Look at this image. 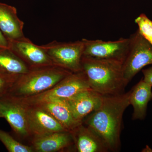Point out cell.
<instances>
[{"instance_id": "cell-13", "label": "cell", "mask_w": 152, "mask_h": 152, "mask_svg": "<svg viewBox=\"0 0 152 152\" xmlns=\"http://www.w3.org/2000/svg\"><path fill=\"white\" fill-rule=\"evenodd\" d=\"M31 143L33 151L37 152L61 151L75 145L72 134L67 131L33 138Z\"/></svg>"}, {"instance_id": "cell-2", "label": "cell", "mask_w": 152, "mask_h": 152, "mask_svg": "<svg viewBox=\"0 0 152 152\" xmlns=\"http://www.w3.org/2000/svg\"><path fill=\"white\" fill-rule=\"evenodd\" d=\"M82 67L90 88L96 92L103 96L124 93L128 84L124 77L122 62L83 56Z\"/></svg>"}, {"instance_id": "cell-8", "label": "cell", "mask_w": 152, "mask_h": 152, "mask_svg": "<svg viewBox=\"0 0 152 152\" xmlns=\"http://www.w3.org/2000/svg\"><path fill=\"white\" fill-rule=\"evenodd\" d=\"M0 113L19 138L31 137L26 110L23 105L15 98L4 96L0 98Z\"/></svg>"}, {"instance_id": "cell-19", "label": "cell", "mask_w": 152, "mask_h": 152, "mask_svg": "<svg viewBox=\"0 0 152 152\" xmlns=\"http://www.w3.org/2000/svg\"><path fill=\"white\" fill-rule=\"evenodd\" d=\"M142 36L152 45V20L146 15L141 14L135 20Z\"/></svg>"}, {"instance_id": "cell-21", "label": "cell", "mask_w": 152, "mask_h": 152, "mask_svg": "<svg viewBox=\"0 0 152 152\" xmlns=\"http://www.w3.org/2000/svg\"><path fill=\"white\" fill-rule=\"evenodd\" d=\"M143 74V80L152 86V66L142 70Z\"/></svg>"}, {"instance_id": "cell-16", "label": "cell", "mask_w": 152, "mask_h": 152, "mask_svg": "<svg viewBox=\"0 0 152 152\" xmlns=\"http://www.w3.org/2000/svg\"><path fill=\"white\" fill-rule=\"evenodd\" d=\"M152 86L143 79L131 90L130 104L133 106V120H143L147 115L148 104L152 99Z\"/></svg>"}, {"instance_id": "cell-3", "label": "cell", "mask_w": 152, "mask_h": 152, "mask_svg": "<svg viewBox=\"0 0 152 152\" xmlns=\"http://www.w3.org/2000/svg\"><path fill=\"white\" fill-rule=\"evenodd\" d=\"M72 73L56 65L30 69L14 82L5 96L22 99L39 94L51 88Z\"/></svg>"}, {"instance_id": "cell-18", "label": "cell", "mask_w": 152, "mask_h": 152, "mask_svg": "<svg viewBox=\"0 0 152 152\" xmlns=\"http://www.w3.org/2000/svg\"><path fill=\"white\" fill-rule=\"evenodd\" d=\"M0 141L10 152H33L31 146L23 145L10 134L0 129Z\"/></svg>"}, {"instance_id": "cell-6", "label": "cell", "mask_w": 152, "mask_h": 152, "mask_svg": "<svg viewBox=\"0 0 152 152\" xmlns=\"http://www.w3.org/2000/svg\"><path fill=\"white\" fill-rule=\"evenodd\" d=\"M129 39V51L123 63L124 77L128 84L144 67L152 65V45L138 30Z\"/></svg>"}, {"instance_id": "cell-24", "label": "cell", "mask_w": 152, "mask_h": 152, "mask_svg": "<svg viewBox=\"0 0 152 152\" xmlns=\"http://www.w3.org/2000/svg\"><path fill=\"white\" fill-rule=\"evenodd\" d=\"M0 118H2V115L0 113Z\"/></svg>"}, {"instance_id": "cell-4", "label": "cell", "mask_w": 152, "mask_h": 152, "mask_svg": "<svg viewBox=\"0 0 152 152\" xmlns=\"http://www.w3.org/2000/svg\"><path fill=\"white\" fill-rule=\"evenodd\" d=\"M89 89L91 88L86 77L83 71H81L72 73L51 88L39 94L22 99L14 98L24 105L35 106L52 100L67 99L80 92Z\"/></svg>"}, {"instance_id": "cell-7", "label": "cell", "mask_w": 152, "mask_h": 152, "mask_svg": "<svg viewBox=\"0 0 152 152\" xmlns=\"http://www.w3.org/2000/svg\"><path fill=\"white\" fill-rule=\"evenodd\" d=\"M84 44L83 56L97 58L116 60L124 63L129 48L130 39L115 41L82 39Z\"/></svg>"}, {"instance_id": "cell-22", "label": "cell", "mask_w": 152, "mask_h": 152, "mask_svg": "<svg viewBox=\"0 0 152 152\" xmlns=\"http://www.w3.org/2000/svg\"><path fill=\"white\" fill-rule=\"evenodd\" d=\"M9 42L0 30V48H8Z\"/></svg>"}, {"instance_id": "cell-17", "label": "cell", "mask_w": 152, "mask_h": 152, "mask_svg": "<svg viewBox=\"0 0 152 152\" xmlns=\"http://www.w3.org/2000/svg\"><path fill=\"white\" fill-rule=\"evenodd\" d=\"M30 69L8 48H0V73L18 79Z\"/></svg>"}, {"instance_id": "cell-20", "label": "cell", "mask_w": 152, "mask_h": 152, "mask_svg": "<svg viewBox=\"0 0 152 152\" xmlns=\"http://www.w3.org/2000/svg\"><path fill=\"white\" fill-rule=\"evenodd\" d=\"M17 80L13 77L0 73V98L7 93L12 85Z\"/></svg>"}, {"instance_id": "cell-1", "label": "cell", "mask_w": 152, "mask_h": 152, "mask_svg": "<svg viewBox=\"0 0 152 152\" xmlns=\"http://www.w3.org/2000/svg\"><path fill=\"white\" fill-rule=\"evenodd\" d=\"M131 90L113 96H103L100 106L83 120V123L94 130L104 139L110 151L121 148L123 117L130 105Z\"/></svg>"}, {"instance_id": "cell-12", "label": "cell", "mask_w": 152, "mask_h": 152, "mask_svg": "<svg viewBox=\"0 0 152 152\" xmlns=\"http://www.w3.org/2000/svg\"><path fill=\"white\" fill-rule=\"evenodd\" d=\"M74 144L78 152L110 151L104 139L92 128L83 123L71 132Z\"/></svg>"}, {"instance_id": "cell-9", "label": "cell", "mask_w": 152, "mask_h": 152, "mask_svg": "<svg viewBox=\"0 0 152 152\" xmlns=\"http://www.w3.org/2000/svg\"><path fill=\"white\" fill-rule=\"evenodd\" d=\"M8 48L21 59L30 69L54 65L41 46L33 43L26 37L8 41Z\"/></svg>"}, {"instance_id": "cell-15", "label": "cell", "mask_w": 152, "mask_h": 152, "mask_svg": "<svg viewBox=\"0 0 152 152\" xmlns=\"http://www.w3.org/2000/svg\"><path fill=\"white\" fill-rule=\"evenodd\" d=\"M47 111L67 131L72 132L83 123L75 119L66 100L56 99L47 101L39 105Z\"/></svg>"}, {"instance_id": "cell-23", "label": "cell", "mask_w": 152, "mask_h": 152, "mask_svg": "<svg viewBox=\"0 0 152 152\" xmlns=\"http://www.w3.org/2000/svg\"><path fill=\"white\" fill-rule=\"evenodd\" d=\"M143 151H145V152H150V151H152V150L150 148V147H148V149H147V148H145L143 150Z\"/></svg>"}, {"instance_id": "cell-5", "label": "cell", "mask_w": 152, "mask_h": 152, "mask_svg": "<svg viewBox=\"0 0 152 152\" xmlns=\"http://www.w3.org/2000/svg\"><path fill=\"white\" fill-rule=\"evenodd\" d=\"M41 47L54 65L72 73L82 71V59L84 49L82 40L69 42L54 41Z\"/></svg>"}, {"instance_id": "cell-11", "label": "cell", "mask_w": 152, "mask_h": 152, "mask_svg": "<svg viewBox=\"0 0 152 152\" xmlns=\"http://www.w3.org/2000/svg\"><path fill=\"white\" fill-rule=\"evenodd\" d=\"M103 96L91 89L80 92L66 100L75 119L83 123L86 117L100 106Z\"/></svg>"}, {"instance_id": "cell-14", "label": "cell", "mask_w": 152, "mask_h": 152, "mask_svg": "<svg viewBox=\"0 0 152 152\" xmlns=\"http://www.w3.org/2000/svg\"><path fill=\"white\" fill-rule=\"evenodd\" d=\"M24 26L15 7L0 2V30L8 41L24 37Z\"/></svg>"}, {"instance_id": "cell-10", "label": "cell", "mask_w": 152, "mask_h": 152, "mask_svg": "<svg viewBox=\"0 0 152 152\" xmlns=\"http://www.w3.org/2000/svg\"><path fill=\"white\" fill-rule=\"evenodd\" d=\"M23 105L26 107L32 138L56 132L67 131L54 117L41 107Z\"/></svg>"}]
</instances>
